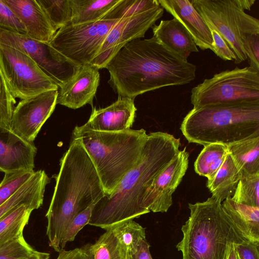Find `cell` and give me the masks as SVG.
I'll use <instances>...</instances> for the list:
<instances>
[{
    "instance_id": "15",
    "label": "cell",
    "mask_w": 259,
    "mask_h": 259,
    "mask_svg": "<svg viewBox=\"0 0 259 259\" xmlns=\"http://www.w3.org/2000/svg\"><path fill=\"white\" fill-rule=\"evenodd\" d=\"M99 82L97 68L91 64L79 65L74 75L59 87L56 104L73 109L87 104L93 106Z\"/></svg>"
},
{
    "instance_id": "38",
    "label": "cell",
    "mask_w": 259,
    "mask_h": 259,
    "mask_svg": "<svg viewBox=\"0 0 259 259\" xmlns=\"http://www.w3.org/2000/svg\"><path fill=\"white\" fill-rule=\"evenodd\" d=\"M243 45L249 67L259 71V34L248 35Z\"/></svg>"
},
{
    "instance_id": "8",
    "label": "cell",
    "mask_w": 259,
    "mask_h": 259,
    "mask_svg": "<svg viewBox=\"0 0 259 259\" xmlns=\"http://www.w3.org/2000/svg\"><path fill=\"white\" fill-rule=\"evenodd\" d=\"M193 108L259 101V71L247 66L217 73L192 88Z\"/></svg>"
},
{
    "instance_id": "42",
    "label": "cell",
    "mask_w": 259,
    "mask_h": 259,
    "mask_svg": "<svg viewBox=\"0 0 259 259\" xmlns=\"http://www.w3.org/2000/svg\"><path fill=\"white\" fill-rule=\"evenodd\" d=\"M150 245L146 239L140 243L137 250L131 253V259H153L150 251Z\"/></svg>"
},
{
    "instance_id": "34",
    "label": "cell",
    "mask_w": 259,
    "mask_h": 259,
    "mask_svg": "<svg viewBox=\"0 0 259 259\" xmlns=\"http://www.w3.org/2000/svg\"><path fill=\"white\" fill-rule=\"evenodd\" d=\"M16 98L11 93L0 68V127L11 131V122Z\"/></svg>"
},
{
    "instance_id": "39",
    "label": "cell",
    "mask_w": 259,
    "mask_h": 259,
    "mask_svg": "<svg viewBox=\"0 0 259 259\" xmlns=\"http://www.w3.org/2000/svg\"><path fill=\"white\" fill-rule=\"evenodd\" d=\"M213 40V51L215 54L225 61L235 60V56L225 39L214 28L208 27Z\"/></svg>"
},
{
    "instance_id": "17",
    "label": "cell",
    "mask_w": 259,
    "mask_h": 259,
    "mask_svg": "<svg viewBox=\"0 0 259 259\" xmlns=\"http://www.w3.org/2000/svg\"><path fill=\"white\" fill-rule=\"evenodd\" d=\"M160 5L188 31L201 50H213L210 30L200 15L188 0H158Z\"/></svg>"
},
{
    "instance_id": "40",
    "label": "cell",
    "mask_w": 259,
    "mask_h": 259,
    "mask_svg": "<svg viewBox=\"0 0 259 259\" xmlns=\"http://www.w3.org/2000/svg\"><path fill=\"white\" fill-rule=\"evenodd\" d=\"M91 246V244H88L68 251L61 249L56 259H94Z\"/></svg>"
},
{
    "instance_id": "19",
    "label": "cell",
    "mask_w": 259,
    "mask_h": 259,
    "mask_svg": "<svg viewBox=\"0 0 259 259\" xmlns=\"http://www.w3.org/2000/svg\"><path fill=\"white\" fill-rule=\"evenodd\" d=\"M17 15L26 30V35L49 44L56 32L37 0H4Z\"/></svg>"
},
{
    "instance_id": "22",
    "label": "cell",
    "mask_w": 259,
    "mask_h": 259,
    "mask_svg": "<svg viewBox=\"0 0 259 259\" xmlns=\"http://www.w3.org/2000/svg\"><path fill=\"white\" fill-rule=\"evenodd\" d=\"M222 206L240 235L259 245V207L251 206L225 199Z\"/></svg>"
},
{
    "instance_id": "12",
    "label": "cell",
    "mask_w": 259,
    "mask_h": 259,
    "mask_svg": "<svg viewBox=\"0 0 259 259\" xmlns=\"http://www.w3.org/2000/svg\"><path fill=\"white\" fill-rule=\"evenodd\" d=\"M163 12V8L159 5L120 19L110 31L98 55L90 64L98 69L105 68L125 45L133 40L144 37L147 31L162 17Z\"/></svg>"
},
{
    "instance_id": "27",
    "label": "cell",
    "mask_w": 259,
    "mask_h": 259,
    "mask_svg": "<svg viewBox=\"0 0 259 259\" xmlns=\"http://www.w3.org/2000/svg\"><path fill=\"white\" fill-rule=\"evenodd\" d=\"M33 209L21 205L0 220V247L23 236Z\"/></svg>"
},
{
    "instance_id": "10",
    "label": "cell",
    "mask_w": 259,
    "mask_h": 259,
    "mask_svg": "<svg viewBox=\"0 0 259 259\" xmlns=\"http://www.w3.org/2000/svg\"><path fill=\"white\" fill-rule=\"evenodd\" d=\"M0 68L15 98H29L59 86L26 54L0 44Z\"/></svg>"
},
{
    "instance_id": "33",
    "label": "cell",
    "mask_w": 259,
    "mask_h": 259,
    "mask_svg": "<svg viewBox=\"0 0 259 259\" xmlns=\"http://www.w3.org/2000/svg\"><path fill=\"white\" fill-rule=\"evenodd\" d=\"M41 253L27 243L23 236L0 247V259H31Z\"/></svg>"
},
{
    "instance_id": "25",
    "label": "cell",
    "mask_w": 259,
    "mask_h": 259,
    "mask_svg": "<svg viewBox=\"0 0 259 259\" xmlns=\"http://www.w3.org/2000/svg\"><path fill=\"white\" fill-rule=\"evenodd\" d=\"M121 0H70L71 24H81L102 20Z\"/></svg>"
},
{
    "instance_id": "26",
    "label": "cell",
    "mask_w": 259,
    "mask_h": 259,
    "mask_svg": "<svg viewBox=\"0 0 259 259\" xmlns=\"http://www.w3.org/2000/svg\"><path fill=\"white\" fill-rule=\"evenodd\" d=\"M228 153L227 146L219 143L204 146L194 162V170L199 176L212 179Z\"/></svg>"
},
{
    "instance_id": "18",
    "label": "cell",
    "mask_w": 259,
    "mask_h": 259,
    "mask_svg": "<svg viewBox=\"0 0 259 259\" xmlns=\"http://www.w3.org/2000/svg\"><path fill=\"white\" fill-rule=\"evenodd\" d=\"M134 101L130 98H118L105 108L93 109L86 125L96 131L118 132L130 129L137 111Z\"/></svg>"
},
{
    "instance_id": "16",
    "label": "cell",
    "mask_w": 259,
    "mask_h": 259,
    "mask_svg": "<svg viewBox=\"0 0 259 259\" xmlns=\"http://www.w3.org/2000/svg\"><path fill=\"white\" fill-rule=\"evenodd\" d=\"M36 153L33 142L0 127V172L34 170Z\"/></svg>"
},
{
    "instance_id": "7",
    "label": "cell",
    "mask_w": 259,
    "mask_h": 259,
    "mask_svg": "<svg viewBox=\"0 0 259 259\" xmlns=\"http://www.w3.org/2000/svg\"><path fill=\"white\" fill-rule=\"evenodd\" d=\"M193 7L208 27L225 39L239 64L247 59L243 41L249 34H259V20L244 12L237 0H192Z\"/></svg>"
},
{
    "instance_id": "28",
    "label": "cell",
    "mask_w": 259,
    "mask_h": 259,
    "mask_svg": "<svg viewBox=\"0 0 259 259\" xmlns=\"http://www.w3.org/2000/svg\"><path fill=\"white\" fill-rule=\"evenodd\" d=\"M94 259H131L128 247L118 238L113 229L106 230L91 244Z\"/></svg>"
},
{
    "instance_id": "43",
    "label": "cell",
    "mask_w": 259,
    "mask_h": 259,
    "mask_svg": "<svg viewBox=\"0 0 259 259\" xmlns=\"http://www.w3.org/2000/svg\"><path fill=\"white\" fill-rule=\"evenodd\" d=\"M235 243H230L228 245L226 259H240L236 248Z\"/></svg>"
},
{
    "instance_id": "1",
    "label": "cell",
    "mask_w": 259,
    "mask_h": 259,
    "mask_svg": "<svg viewBox=\"0 0 259 259\" xmlns=\"http://www.w3.org/2000/svg\"><path fill=\"white\" fill-rule=\"evenodd\" d=\"M105 68L119 98L134 100L149 91L191 82L196 67L153 36L127 44Z\"/></svg>"
},
{
    "instance_id": "6",
    "label": "cell",
    "mask_w": 259,
    "mask_h": 259,
    "mask_svg": "<svg viewBox=\"0 0 259 259\" xmlns=\"http://www.w3.org/2000/svg\"><path fill=\"white\" fill-rule=\"evenodd\" d=\"M212 196L203 202L189 203L190 216L182 226V240L176 245L182 259H226L228 245L246 240Z\"/></svg>"
},
{
    "instance_id": "30",
    "label": "cell",
    "mask_w": 259,
    "mask_h": 259,
    "mask_svg": "<svg viewBox=\"0 0 259 259\" xmlns=\"http://www.w3.org/2000/svg\"><path fill=\"white\" fill-rule=\"evenodd\" d=\"M159 5L158 0H121L102 20H119L130 17Z\"/></svg>"
},
{
    "instance_id": "41",
    "label": "cell",
    "mask_w": 259,
    "mask_h": 259,
    "mask_svg": "<svg viewBox=\"0 0 259 259\" xmlns=\"http://www.w3.org/2000/svg\"><path fill=\"white\" fill-rule=\"evenodd\" d=\"M236 248L240 259H259V245L246 240Z\"/></svg>"
},
{
    "instance_id": "21",
    "label": "cell",
    "mask_w": 259,
    "mask_h": 259,
    "mask_svg": "<svg viewBox=\"0 0 259 259\" xmlns=\"http://www.w3.org/2000/svg\"><path fill=\"white\" fill-rule=\"evenodd\" d=\"M153 36L184 59L198 49L188 31L177 19L161 20L152 27Z\"/></svg>"
},
{
    "instance_id": "29",
    "label": "cell",
    "mask_w": 259,
    "mask_h": 259,
    "mask_svg": "<svg viewBox=\"0 0 259 259\" xmlns=\"http://www.w3.org/2000/svg\"><path fill=\"white\" fill-rule=\"evenodd\" d=\"M56 32L71 23L72 10L70 0H37Z\"/></svg>"
},
{
    "instance_id": "2",
    "label": "cell",
    "mask_w": 259,
    "mask_h": 259,
    "mask_svg": "<svg viewBox=\"0 0 259 259\" xmlns=\"http://www.w3.org/2000/svg\"><path fill=\"white\" fill-rule=\"evenodd\" d=\"M180 146V139L167 133L148 134L140 161L112 193L97 202L89 224L106 231L149 213L142 205L145 191L178 154Z\"/></svg>"
},
{
    "instance_id": "24",
    "label": "cell",
    "mask_w": 259,
    "mask_h": 259,
    "mask_svg": "<svg viewBox=\"0 0 259 259\" xmlns=\"http://www.w3.org/2000/svg\"><path fill=\"white\" fill-rule=\"evenodd\" d=\"M241 177L230 154L226 157L213 178L207 180V187L212 196L223 202L231 197Z\"/></svg>"
},
{
    "instance_id": "31",
    "label": "cell",
    "mask_w": 259,
    "mask_h": 259,
    "mask_svg": "<svg viewBox=\"0 0 259 259\" xmlns=\"http://www.w3.org/2000/svg\"><path fill=\"white\" fill-rule=\"evenodd\" d=\"M231 198L239 203L259 207V174L241 178Z\"/></svg>"
},
{
    "instance_id": "35",
    "label": "cell",
    "mask_w": 259,
    "mask_h": 259,
    "mask_svg": "<svg viewBox=\"0 0 259 259\" xmlns=\"http://www.w3.org/2000/svg\"><path fill=\"white\" fill-rule=\"evenodd\" d=\"M34 170L6 173L0 183V205L10 198L33 175Z\"/></svg>"
},
{
    "instance_id": "9",
    "label": "cell",
    "mask_w": 259,
    "mask_h": 259,
    "mask_svg": "<svg viewBox=\"0 0 259 259\" xmlns=\"http://www.w3.org/2000/svg\"><path fill=\"white\" fill-rule=\"evenodd\" d=\"M119 20L77 25L70 23L55 33L49 45L78 66L90 64L98 55L109 32Z\"/></svg>"
},
{
    "instance_id": "14",
    "label": "cell",
    "mask_w": 259,
    "mask_h": 259,
    "mask_svg": "<svg viewBox=\"0 0 259 259\" xmlns=\"http://www.w3.org/2000/svg\"><path fill=\"white\" fill-rule=\"evenodd\" d=\"M189 154L186 147L180 150L168 165L146 188L143 198V208L149 212H166L172 204V195L185 176L189 165Z\"/></svg>"
},
{
    "instance_id": "45",
    "label": "cell",
    "mask_w": 259,
    "mask_h": 259,
    "mask_svg": "<svg viewBox=\"0 0 259 259\" xmlns=\"http://www.w3.org/2000/svg\"><path fill=\"white\" fill-rule=\"evenodd\" d=\"M31 259H50V254L48 253L42 252L40 255Z\"/></svg>"
},
{
    "instance_id": "11",
    "label": "cell",
    "mask_w": 259,
    "mask_h": 259,
    "mask_svg": "<svg viewBox=\"0 0 259 259\" xmlns=\"http://www.w3.org/2000/svg\"><path fill=\"white\" fill-rule=\"evenodd\" d=\"M0 44L13 48L29 56L59 87L68 81L79 66L52 48L25 34L0 27Z\"/></svg>"
},
{
    "instance_id": "23",
    "label": "cell",
    "mask_w": 259,
    "mask_h": 259,
    "mask_svg": "<svg viewBox=\"0 0 259 259\" xmlns=\"http://www.w3.org/2000/svg\"><path fill=\"white\" fill-rule=\"evenodd\" d=\"M241 178L259 174V136L227 146Z\"/></svg>"
},
{
    "instance_id": "20",
    "label": "cell",
    "mask_w": 259,
    "mask_h": 259,
    "mask_svg": "<svg viewBox=\"0 0 259 259\" xmlns=\"http://www.w3.org/2000/svg\"><path fill=\"white\" fill-rule=\"evenodd\" d=\"M51 181L44 170L34 171L31 177L10 198L0 205V220L21 205L33 210L43 203L46 187Z\"/></svg>"
},
{
    "instance_id": "5",
    "label": "cell",
    "mask_w": 259,
    "mask_h": 259,
    "mask_svg": "<svg viewBox=\"0 0 259 259\" xmlns=\"http://www.w3.org/2000/svg\"><path fill=\"white\" fill-rule=\"evenodd\" d=\"M148 135L145 130L96 131L76 125L72 138L79 140L100 179L105 196L112 193L124 176L140 161Z\"/></svg>"
},
{
    "instance_id": "36",
    "label": "cell",
    "mask_w": 259,
    "mask_h": 259,
    "mask_svg": "<svg viewBox=\"0 0 259 259\" xmlns=\"http://www.w3.org/2000/svg\"><path fill=\"white\" fill-rule=\"evenodd\" d=\"M95 204L90 205L72 219L62 236L61 242V249H64L68 242L73 241L80 230L86 225L89 224Z\"/></svg>"
},
{
    "instance_id": "13",
    "label": "cell",
    "mask_w": 259,
    "mask_h": 259,
    "mask_svg": "<svg viewBox=\"0 0 259 259\" xmlns=\"http://www.w3.org/2000/svg\"><path fill=\"white\" fill-rule=\"evenodd\" d=\"M58 94V90H50L21 100L13 111L11 131L27 142H33L53 112Z\"/></svg>"
},
{
    "instance_id": "37",
    "label": "cell",
    "mask_w": 259,
    "mask_h": 259,
    "mask_svg": "<svg viewBox=\"0 0 259 259\" xmlns=\"http://www.w3.org/2000/svg\"><path fill=\"white\" fill-rule=\"evenodd\" d=\"M0 27L26 35V30L23 23L4 0H0Z\"/></svg>"
},
{
    "instance_id": "32",
    "label": "cell",
    "mask_w": 259,
    "mask_h": 259,
    "mask_svg": "<svg viewBox=\"0 0 259 259\" xmlns=\"http://www.w3.org/2000/svg\"><path fill=\"white\" fill-rule=\"evenodd\" d=\"M112 229L131 253L135 252L141 241L146 239L145 228L134 220L126 221Z\"/></svg>"
},
{
    "instance_id": "44",
    "label": "cell",
    "mask_w": 259,
    "mask_h": 259,
    "mask_svg": "<svg viewBox=\"0 0 259 259\" xmlns=\"http://www.w3.org/2000/svg\"><path fill=\"white\" fill-rule=\"evenodd\" d=\"M255 0H237L239 6L245 10H250Z\"/></svg>"
},
{
    "instance_id": "4",
    "label": "cell",
    "mask_w": 259,
    "mask_h": 259,
    "mask_svg": "<svg viewBox=\"0 0 259 259\" xmlns=\"http://www.w3.org/2000/svg\"><path fill=\"white\" fill-rule=\"evenodd\" d=\"M189 143L227 146L259 136V101H243L193 108L181 123Z\"/></svg>"
},
{
    "instance_id": "3",
    "label": "cell",
    "mask_w": 259,
    "mask_h": 259,
    "mask_svg": "<svg viewBox=\"0 0 259 259\" xmlns=\"http://www.w3.org/2000/svg\"><path fill=\"white\" fill-rule=\"evenodd\" d=\"M53 195L46 214L49 246L61 250L62 236L72 219L105 194L100 179L80 141L71 138L60 160Z\"/></svg>"
}]
</instances>
